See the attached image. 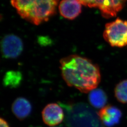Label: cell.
Returning a JSON list of instances; mask_svg holds the SVG:
<instances>
[{
	"instance_id": "6da1fadb",
	"label": "cell",
	"mask_w": 127,
	"mask_h": 127,
	"mask_svg": "<svg viewBox=\"0 0 127 127\" xmlns=\"http://www.w3.org/2000/svg\"><path fill=\"white\" fill-rule=\"evenodd\" d=\"M60 70L69 86L87 93L96 88L101 80L98 66L91 60L77 55L60 60Z\"/></svg>"
},
{
	"instance_id": "7a4b0ae2",
	"label": "cell",
	"mask_w": 127,
	"mask_h": 127,
	"mask_svg": "<svg viewBox=\"0 0 127 127\" xmlns=\"http://www.w3.org/2000/svg\"><path fill=\"white\" fill-rule=\"evenodd\" d=\"M10 2L22 18L39 25L55 13L59 0H11Z\"/></svg>"
},
{
	"instance_id": "3957f363",
	"label": "cell",
	"mask_w": 127,
	"mask_h": 127,
	"mask_svg": "<svg viewBox=\"0 0 127 127\" xmlns=\"http://www.w3.org/2000/svg\"><path fill=\"white\" fill-rule=\"evenodd\" d=\"M69 127H102L98 114L88 104L80 103L64 105Z\"/></svg>"
},
{
	"instance_id": "277c9868",
	"label": "cell",
	"mask_w": 127,
	"mask_h": 127,
	"mask_svg": "<svg viewBox=\"0 0 127 127\" xmlns=\"http://www.w3.org/2000/svg\"><path fill=\"white\" fill-rule=\"evenodd\" d=\"M103 36L112 47H123L127 45V21L117 18L105 25Z\"/></svg>"
},
{
	"instance_id": "5b68a950",
	"label": "cell",
	"mask_w": 127,
	"mask_h": 127,
	"mask_svg": "<svg viewBox=\"0 0 127 127\" xmlns=\"http://www.w3.org/2000/svg\"><path fill=\"white\" fill-rule=\"evenodd\" d=\"M1 51L5 58L15 59L20 55L23 50V42L19 37L9 34L3 38L1 43Z\"/></svg>"
},
{
	"instance_id": "8992f818",
	"label": "cell",
	"mask_w": 127,
	"mask_h": 127,
	"mask_svg": "<svg viewBox=\"0 0 127 127\" xmlns=\"http://www.w3.org/2000/svg\"><path fill=\"white\" fill-rule=\"evenodd\" d=\"M64 116L63 110L56 103L47 104L42 111V117L44 123L51 127L62 123Z\"/></svg>"
},
{
	"instance_id": "52a82bcc",
	"label": "cell",
	"mask_w": 127,
	"mask_h": 127,
	"mask_svg": "<svg viewBox=\"0 0 127 127\" xmlns=\"http://www.w3.org/2000/svg\"><path fill=\"white\" fill-rule=\"evenodd\" d=\"M127 0H97L96 7L98 8L105 18H111L116 16L123 9Z\"/></svg>"
},
{
	"instance_id": "ba28073f",
	"label": "cell",
	"mask_w": 127,
	"mask_h": 127,
	"mask_svg": "<svg viewBox=\"0 0 127 127\" xmlns=\"http://www.w3.org/2000/svg\"><path fill=\"white\" fill-rule=\"evenodd\" d=\"M98 116L105 126L111 127L120 122L122 114L120 109L112 105H107L98 112Z\"/></svg>"
},
{
	"instance_id": "9c48e42d",
	"label": "cell",
	"mask_w": 127,
	"mask_h": 127,
	"mask_svg": "<svg viewBox=\"0 0 127 127\" xmlns=\"http://www.w3.org/2000/svg\"><path fill=\"white\" fill-rule=\"evenodd\" d=\"M81 5L78 0H62L59 7V12L64 18L73 20L81 13Z\"/></svg>"
},
{
	"instance_id": "30bf717a",
	"label": "cell",
	"mask_w": 127,
	"mask_h": 127,
	"mask_svg": "<svg viewBox=\"0 0 127 127\" xmlns=\"http://www.w3.org/2000/svg\"><path fill=\"white\" fill-rule=\"evenodd\" d=\"M12 111L17 118L22 120L31 114L32 105L26 98L20 97L14 101L12 105Z\"/></svg>"
},
{
	"instance_id": "8fae6325",
	"label": "cell",
	"mask_w": 127,
	"mask_h": 127,
	"mask_svg": "<svg viewBox=\"0 0 127 127\" xmlns=\"http://www.w3.org/2000/svg\"><path fill=\"white\" fill-rule=\"evenodd\" d=\"M89 100L91 104L96 108L104 107L107 101V97L104 91L95 89L91 91L89 95Z\"/></svg>"
},
{
	"instance_id": "7c38bea8",
	"label": "cell",
	"mask_w": 127,
	"mask_h": 127,
	"mask_svg": "<svg viewBox=\"0 0 127 127\" xmlns=\"http://www.w3.org/2000/svg\"><path fill=\"white\" fill-rule=\"evenodd\" d=\"M22 80V75L20 72L16 71H10L6 73L3 79L5 87L10 88L18 87Z\"/></svg>"
},
{
	"instance_id": "4fadbf2b",
	"label": "cell",
	"mask_w": 127,
	"mask_h": 127,
	"mask_svg": "<svg viewBox=\"0 0 127 127\" xmlns=\"http://www.w3.org/2000/svg\"><path fill=\"white\" fill-rule=\"evenodd\" d=\"M115 96L119 102L127 103V80L120 82L114 90Z\"/></svg>"
},
{
	"instance_id": "5bb4252c",
	"label": "cell",
	"mask_w": 127,
	"mask_h": 127,
	"mask_svg": "<svg viewBox=\"0 0 127 127\" xmlns=\"http://www.w3.org/2000/svg\"><path fill=\"white\" fill-rule=\"evenodd\" d=\"M82 5L90 8H95L97 0H78Z\"/></svg>"
},
{
	"instance_id": "9a60e30c",
	"label": "cell",
	"mask_w": 127,
	"mask_h": 127,
	"mask_svg": "<svg viewBox=\"0 0 127 127\" xmlns=\"http://www.w3.org/2000/svg\"><path fill=\"white\" fill-rule=\"evenodd\" d=\"M0 127H9L8 123L3 118H0Z\"/></svg>"
},
{
	"instance_id": "2e32d148",
	"label": "cell",
	"mask_w": 127,
	"mask_h": 127,
	"mask_svg": "<svg viewBox=\"0 0 127 127\" xmlns=\"http://www.w3.org/2000/svg\"></svg>"
}]
</instances>
